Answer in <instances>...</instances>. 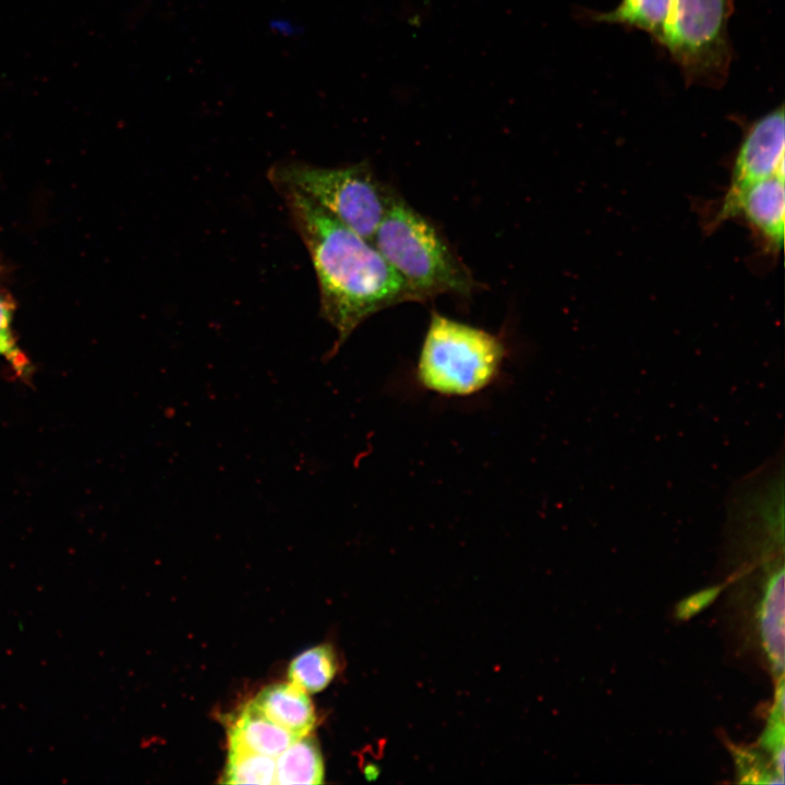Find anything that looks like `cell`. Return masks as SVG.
Instances as JSON below:
<instances>
[{
	"label": "cell",
	"mask_w": 785,
	"mask_h": 785,
	"mask_svg": "<svg viewBox=\"0 0 785 785\" xmlns=\"http://www.w3.org/2000/svg\"><path fill=\"white\" fill-rule=\"evenodd\" d=\"M268 177L277 190L305 195L370 242L397 192L378 179L366 160L331 168L280 162Z\"/></svg>",
	"instance_id": "277c9868"
},
{
	"label": "cell",
	"mask_w": 785,
	"mask_h": 785,
	"mask_svg": "<svg viewBox=\"0 0 785 785\" xmlns=\"http://www.w3.org/2000/svg\"><path fill=\"white\" fill-rule=\"evenodd\" d=\"M672 0H621L608 12L594 15V20L640 28L662 44Z\"/></svg>",
	"instance_id": "7c38bea8"
},
{
	"label": "cell",
	"mask_w": 785,
	"mask_h": 785,
	"mask_svg": "<svg viewBox=\"0 0 785 785\" xmlns=\"http://www.w3.org/2000/svg\"><path fill=\"white\" fill-rule=\"evenodd\" d=\"M336 668V660L331 648L318 645L301 653L291 662L288 677L290 683L307 693L317 692L330 683Z\"/></svg>",
	"instance_id": "4fadbf2b"
},
{
	"label": "cell",
	"mask_w": 785,
	"mask_h": 785,
	"mask_svg": "<svg viewBox=\"0 0 785 785\" xmlns=\"http://www.w3.org/2000/svg\"><path fill=\"white\" fill-rule=\"evenodd\" d=\"M295 739L252 702L243 709L228 734L229 745L271 758H277Z\"/></svg>",
	"instance_id": "9c48e42d"
},
{
	"label": "cell",
	"mask_w": 785,
	"mask_h": 785,
	"mask_svg": "<svg viewBox=\"0 0 785 785\" xmlns=\"http://www.w3.org/2000/svg\"><path fill=\"white\" fill-rule=\"evenodd\" d=\"M759 631L762 647L772 672L782 676L784 671V569L780 568L768 579L759 611Z\"/></svg>",
	"instance_id": "30bf717a"
},
{
	"label": "cell",
	"mask_w": 785,
	"mask_h": 785,
	"mask_svg": "<svg viewBox=\"0 0 785 785\" xmlns=\"http://www.w3.org/2000/svg\"><path fill=\"white\" fill-rule=\"evenodd\" d=\"M228 762L224 783L228 784H275L276 758L259 754L238 746L229 745Z\"/></svg>",
	"instance_id": "5bb4252c"
},
{
	"label": "cell",
	"mask_w": 785,
	"mask_h": 785,
	"mask_svg": "<svg viewBox=\"0 0 785 785\" xmlns=\"http://www.w3.org/2000/svg\"><path fill=\"white\" fill-rule=\"evenodd\" d=\"M278 191L310 254L318 282L321 316L338 335L327 355L330 359L370 316L412 300L372 242L305 195L288 189Z\"/></svg>",
	"instance_id": "6da1fadb"
},
{
	"label": "cell",
	"mask_w": 785,
	"mask_h": 785,
	"mask_svg": "<svg viewBox=\"0 0 785 785\" xmlns=\"http://www.w3.org/2000/svg\"><path fill=\"white\" fill-rule=\"evenodd\" d=\"M251 702L295 738L306 736L314 726L315 715L307 692L292 683L268 686Z\"/></svg>",
	"instance_id": "ba28073f"
},
{
	"label": "cell",
	"mask_w": 785,
	"mask_h": 785,
	"mask_svg": "<svg viewBox=\"0 0 785 785\" xmlns=\"http://www.w3.org/2000/svg\"><path fill=\"white\" fill-rule=\"evenodd\" d=\"M772 709L766 729L762 736L761 744L771 753V763L774 771L781 777L784 776V681L781 677L776 701Z\"/></svg>",
	"instance_id": "9a60e30c"
},
{
	"label": "cell",
	"mask_w": 785,
	"mask_h": 785,
	"mask_svg": "<svg viewBox=\"0 0 785 785\" xmlns=\"http://www.w3.org/2000/svg\"><path fill=\"white\" fill-rule=\"evenodd\" d=\"M372 243L400 277L412 301L444 293L468 297L479 287L437 227L398 192Z\"/></svg>",
	"instance_id": "7a4b0ae2"
},
{
	"label": "cell",
	"mask_w": 785,
	"mask_h": 785,
	"mask_svg": "<svg viewBox=\"0 0 785 785\" xmlns=\"http://www.w3.org/2000/svg\"><path fill=\"white\" fill-rule=\"evenodd\" d=\"M323 775L321 751L307 736L293 740L276 758L275 784H321Z\"/></svg>",
	"instance_id": "8fae6325"
},
{
	"label": "cell",
	"mask_w": 785,
	"mask_h": 785,
	"mask_svg": "<svg viewBox=\"0 0 785 785\" xmlns=\"http://www.w3.org/2000/svg\"><path fill=\"white\" fill-rule=\"evenodd\" d=\"M732 0H672L662 45L692 82L721 84L730 61Z\"/></svg>",
	"instance_id": "5b68a950"
},
{
	"label": "cell",
	"mask_w": 785,
	"mask_h": 785,
	"mask_svg": "<svg viewBox=\"0 0 785 785\" xmlns=\"http://www.w3.org/2000/svg\"><path fill=\"white\" fill-rule=\"evenodd\" d=\"M784 106L753 121L745 131L732 165L725 193L716 209L706 218L704 228L715 230L728 220L729 210L739 195L752 184L774 174H785Z\"/></svg>",
	"instance_id": "8992f818"
},
{
	"label": "cell",
	"mask_w": 785,
	"mask_h": 785,
	"mask_svg": "<svg viewBox=\"0 0 785 785\" xmlns=\"http://www.w3.org/2000/svg\"><path fill=\"white\" fill-rule=\"evenodd\" d=\"M741 217L762 247L771 254L784 244V174H774L745 190L733 204L728 219Z\"/></svg>",
	"instance_id": "52a82bcc"
},
{
	"label": "cell",
	"mask_w": 785,
	"mask_h": 785,
	"mask_svg": "<svg viewBox=\"0 0 785 785\" xmlns=\"http://www.w3.org/2000/svg\"><path fill=\"white\" fill-rule=\"evenodd\" d=\"M505 358L506 347L498 336L434 311L415 375L426 390L464 397L490 386Z\"/></svg>",
	"instance_id": "3957f363"
},
{
	"label": "cell",
	"mask_w": 785,
	"mask_h": 785,
	"mask_svg": "<svg viewBox=\"0 0 785 785\" xmlns=\"http://www.w3.org/2000/svg\"><path fill=\"white\" fill-rule=\"evenodd\" d=\"M13 310L14 304L11 299L0 293V355L5 358L20 375H24L29 364L17 347L12 331Z\"/></svg>",
	"instance_id": "2e32d148"
}]
</instances>
